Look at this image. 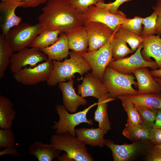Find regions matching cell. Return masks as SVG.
Listing matches in <instances>:
<instances>
[{"instance_id": "1", "label": "cell", "mask_w": 161, "mask_h": 161, "mask_svg": "<svg viewBox=\"0 0 161 161\" xmlns=\"http://www.w3.org/2000/svg\"><path fill=\"white\" fill-rule=\"evenodd\" d=\"M38 16L39 23L44 29L60 31L61 33L78 26H84L80 14L68 0H48Z\"/></svg>"}, {"instance_id": "2", "label": "cell", "mask_w": 161, "mask_h": 161, "mask_svg": "<svg viewBox=\"0 0 161 161\" xmlns=\"http://www.w3.org/2000/svg\"><path fill=\"white\" fill-rule=\"evenodd\" d=\"M70 58H65L64 61H52L53 68L51 75L47 81L49 86H55L58 83L69 80L75 77L78 73L83 75L91 70L87 62L79 53L72 50L69 52Z\"/></svg>"}, {"instance_id": "3", "label": "cell", "mask_w": 161, "mask_h": 161, "mask_svg": "<svg viewBox=\"0 0 161 161\" xmlns=\"http://www.w3.org/2000/svg\"><path fill=\"white\" fill-rule=\"evenodd\" d=\"M133 75L124 74L107 66L105 71L102 82L109 97L116 99L119 96L138 94L132 86L137 85Z\"/></svg>"}, {"instance_id": "4", "label": "cell", "mask_w": 161, "mask_h": 161, "mask_svg": "<svg viewBox=\"0 0 161 161\" xmlns=\"http://www.w3.org/2000/svg\"><path fill=\"white\" fill-rule=\"evenodd\" d=\"M50 141L55 148L65 151L68 160H94L88 151L86 145L68 133L55 134L51 136Z\"/></svg>"}, {"instance_id": "5", "label": "cell", "mask_w": 161, "mask_h": 161, "mask_svg": "<svg viewBox=\"0 0 161 161\" xmlns=\"http://www.w3.org/2000/svg\"><path fill=\"white\" fill-rule=\"evenodd\" d=\"M97 103H94L83 110L73 114L69 113L63 105L56 104V110L59 120L58 121L54 122V124L52 128L55 130L56 134L68 133L72 136L76 137V126L83 123L90 125L93 124V120H88L86 114L92 108L97 105Z\"/></svg>"}, {"instance_id": "6", "label": "cell", "mask_w": 161, "mask_h": 161, "mask_svg": "<svg viewBox=\"0 0 161 161\" xmlns=\"http://www.w3.org/2000/svg\"><path fill=\"white\" fill-rule=\"evenodd\" d=\"M44 28L38 23L31 25L20 23L12 28L5 35V39L13 52H17L29 45Z\"/></svg>"}, {"instance_id": "7", "label": "cell", "mask_w": 161, "mask_h": 161, "mask_svg": "<svg viewBox=\"0 0 161 161\" xmlns=\"http://www.w3.org/2000/svg\"><path fill=\"white\" fill-rule=\"evenodd\" d=\"M110 39L105 45L96 51L80 54L90 66L92 75L102 81L106 68L114 60L110 47Z\"/></svg>"}, {"instance_id": "8", "label": "cell", "mask_w": 161, "mask_h": 161, "mask_svg": "<svg viewBox=\"0 0 161 161\" xmlns=\"http://www.w3.org/2000/svg\"><path fill=\"white\" fill-rule=\"evenodd\" d=\"M53 65L52 61H44L34 67H25L13 74L18 82L26 85L36 84L47 81L49 78Z\"/></svg>"}, {"instance_id": "9", "label": "cell", "mask_w": 161, "mask_h": 161, "mask_svg": "<svg viewBox=\"0 0 161 161\" xmlns=\"http://www.w3.org/2000/svg\"><path fill=\"white\" fill-rule=\"evenodd\" d=\"M85 24L91 22L101 23L114 31L126 18V15L119 10L117 14L111 13L107 9L94 5L90 6L87 11L81 15Z\"/></svg>"}, {"instance_id": "10", "label": "cell", "mask_w": 161, "mask_h": 161, "mask_svg": "<svg viewBox=\"0 0 161 161\" xmlns=\"http://www.w3.org/2000/svg\"><path fill=\"white\" fill-rule=\"evenodd\" d=\"M142 43L134 53L130 57L114 60L108 66L121 73L131 75L136 69L143 67H148L155 70L159 66L155 61H148L145 60L141 53L143 48Z\"/></svg>"}, {"instance_id": "11", "label": "cell", "mask_w": 161, "mask_h": 161, "mask_svg": "<svg viewBox=\"0 0 161 161\" xmlns=\"http://www.w3.org/2000/svg\"><path fill=\"white\" fill-rule=\"evenodd\" d=\"M13 53L10 59V69L13 74L27 65L34 67L48 60L47 55L38 49L28 47Z\"/></svg>"}, {"instance_id": "12", "label": "cell", "mask_w": 161, "mask_h": 161, "mask_svg": "<svg viewBox=\"0 0 161 161\" xmlns=\"http://www.w3.org/2000/svg\"><path fill=\"white\" fill-rule=\"evenodd\" d=\"M85 27L88 39L87 51H96L105 45L115 31L106 24L97 22L86 23Z\"/></svg>"}, {"instance_id": "13", "label": "cell", "mask_w": 161, "mask_h": 161, "mask_svg": "<svg viewBox=\"0 0 161 161\" xmlns=\"http://www.w3.org/2000/svg\"><path fill=\"white\" fill-rule=\"evenodd\" d=\"M24 3L17 0L1 2L0 10L2 14V21L0 27L1 34L4 35L12 28L21 23L22 18L16 14L15 11L17 7H22Z\"/></svg>"}, {"instance_id": "14", "label": "cell", "mask_w": 161, "mask_h": 161, "mask_svg": "<svg viewBox=\"0 0 161 161\" xmlns=\"http://www.w3.org/2000/svg\"><path fill=\"white\" fill-rule=\"evenodd\" d=\"M83 79L82 83L78 85L77 90L78 95L82 97L92 96L98 99L109 96L102 81L95 78L92 73H86Z\"/></svg>"}, {"instance_id": "15", "label": "cell", "mask_w": 161, "mask_h": 161, "mask_svg": "<svg viewBox=\"0 0 161 161\" xmlns=\"http://www.w3.org/2000/svg\"><path fill=\"white\" fill-rule=\"evenodd\" d=\"M74 82L72 79L67 82L58 83L59 87L62 93L63 105L68 112L72 113L76 112L79 106L85 105L87 103L85 99L75 92L73 86Z\"/></svg>"}, {"instance_id": "16", "label": "cell", "mask_w": 161, "mask_h": 161, "mask_svg": "<svg viewBox=\"0 0 161 161\" xmlns=\"http://www.w3.org/2000/svg\"><path fill=\"white\" fill-rule=\"evenodd\" d=\"M133 73L137 80L138 94L161 92L160 86L151 75L147 67L138 69Z\"/></svg>"}, {"instance_id": "17", "label": "cell", "mask_w": 161, "mask_h": 161, "mask_svg": "<svg viewBox=\"0 0 161 161\" xmlns=\"http://www.w3.org/2000/svg\"><path fill=\"white\" fill-rule=\"evenodd\" d=\"M64 32L67 37L70 49L79 54L87 51L88 39L84 26L75 27Z\"/></svg>"}, {"instance_id": "18", "label": "cell", "mask_w": 161, "mask_h": 161, "mask_svg": "<svg viewBox=\"0 0 161 161\" xmlns=\"http://www.w3.org/2000/svg\"><path fill=\"white\" fill-rule=\"evenodd\" d=\"M143 38V50L141 52L143 57L148 61H152L153 58L157 63L159 68H161V38L157 35H145Z\"/></svg>"}, {"instance_id": "19", "label": "cell", "mask_w": 161, "mask_h": 161, "mask_svg": "<svg viewBox=\"0 0 161 161\" xmlns=\"http://www.w3.org/2000/svg\"><path fill=\"white\" fill-rule=\"evenodd\" d=\"M47 56L48 60L62 61L69 55L70 49L67 37L64 32L60 34L57 41L53 44L45 48L38 49Z\"/></svg>"}, {"instance_id": "20", "label": "cell", "mask_w": 161, "mask_h": 161, "mask_svg": "<svg viewBox=\"0 0 161 161\" xmlns=\"http://www.w3.org/2000/svg\"><path fill=\"white\" fill-rule=\"evenodd\" d=\"M62 151L55 148L51 143L35 141L28 148L29 154L36 157L39 161H52L60 157Z\"/></svg>"}, {"instance_id": "21", "label": "cell", "mask_w": 161, "mask_h": 161, "mask_svg": "<svg viewBox=\"0 0 161 161\" xmlns=\"http://www.w3.org/2000/svg\"><path fill=\"white\" fill-rule=\"evenodd\" d=\"M75 133L77 138L85 145L100 147L104 145L105 140L103 137L105 133L99 127L79 128L75 129Z\"/></svg>"}, {"instance_id": "22", "label": "cell", "mask_w": 161, "mask_h": 161, "mask_svg": "<svg viewBox=\"0 0 161 161\" xmlns=\"http://www.w3.org/2000/svg\"><path fill=\"white\" fill-rule=\"evenodd\" d=\"M104 145L111 150L114 161H126L129 160L134 155L137 148L136 143H124L118 145L110 140H105Z\"/></svg>"}, {"instance_id": "23", "label": "cell", "mask_w": 161, "mask_h": 161, "mask_svg": "<svg viewBox=\"0 0 161 161\" xmlns=\"http://www.w3.org/2000/svg\"><path fill=\"white\" fill-rule=\"evenodd\" d=\"M98 99L97 106L95 112L94 119L98 123L99 127L102 129L106 134L111 129L107 113L108 103L115 99L109 96L101 97Z\"/></svg>"}, {"instance_id": "24", "label": "cell", "mask_w": 161, "mask_h": 161, "mask_svg": "<svg viewBox=\"0 0 161 161\" xmlns=\"http://www.w3.org/2000/svg\"><path fill=\"white\" fill-rule=\"evenodd\" d=\"M129 100L134 105L144 106L156 109H161V92L119 96Z\"/></svg>"}, {"instance_id": "25", "label": "cell", "mask_w": 161, "mask_h": 161, "mask_svg": "<svg viewBox=\"0 0 161 161\" xmlns=\"http://www.w3.org/2000/svg\"><path fill=\"white\" fill-rule=\"evenodd\" d=\"M13 104L7 97L0 96V127L1 129L11 128L16 115Z\"/></svg>"}, {"instance_id": "26", "label": "cell", "mask_w": 161, "mask_h": 161, "mask_svg": "<svg viewBox=\"0 0 161 161\" xmlns=\"http://www.w3.org/2000/svg\"><path fill=\"white\" fill-rule=\"evenodd\" d=\"M117 28L115 30L110 40L112 55L114 60L125 58L129 54L133 53L119 34Z\"/></svg>"}, {"instance_id": "27", "label": "cell", "mask_w": 161, "mask_h": 161, "mask_svg": "<svg viewBox=\"0 0 161 161\" xmlns=\"http://www.w3.org/2000/svg\"><path fill=\"white\" fill-rule=\"evenodd\" d=\"M61 33L58 30L44 29L35 37L29 47L40 49L49 47L57 41Z\"/></svg>"}, {"instance_id": "28", "label": "cell", "mask_w": 161, "mask_h": 161, "mask_svg": "<svg viewBox=\"0 0 161 161\" xmlns=\"http://www.w3.org/2000/svg\"><path fill=\"white\" fill-rule=\"evenodd\" d=\"M13 51L6 41L5 36L0 35V78L4 75L5 71L10 65Z\"/></svg>"}, {"instance_id": "29", "label": "cell", "mask_w": 161, "mask_h": 161, "mask_svg": "<svg viewBox=\"0 0 161 161\" xmlns=\"http://www.w3.org/2000/svg\"><path fill=\"white\" fill-rule=\"evenodd\" d=\"M122 134L125 137L131 140L149 139V129L141 124L126 126Z\"/></svg>"}, {"instance_id": "30", "label": "cell", "mask_w": 161, "mask_h": 161, "mask_svg": "<svg viewBox=\"0 0 161 161\" xmlns=\"http://www.w3.org/2000/svg\"><path fill=\"white\" fill-rule=\"evenodd\" d=\"M140 116L141 124L148 129L152 128L154 123L157 109L138 105H134Z\"/></svg>"}, {"instance_id": "31", "label": "cell", "mask_w": 161, "mask_h": 161, "mask_svg": "<svg viewBox=\"0 0 161 161\" xmlns=\"http://www.w3.org/2000/svg\"><path fill=\"white\" fill-rule=\"evenodd\" d=\"M123 106L127 114L126 126L141 124L142 121L137 110L133 103L127 100L120 97Z\"/></svg>"}, {"instance_id": "32", "label": "cell", "mask_w": 161, "mask_h": 161, "mask_svg": "<svg viewBox=\"0 0 161 161\" xmlns=\"http://www.w3.org/2000/svg\"><path fill=\"white\" fill-rule=\"evenodd\" d=\"M117 30L121 37L130 45L133 52L143 42L142 36L126 30L120 25L118 27Z\"/></svg>"}, {"instance_id": "33", "label": "cell", "mask_w": 161, "mask_h": 161, "mask_svg": "<svg viewBox=\"0 0 161 161\" xmlns=\"http://www.w3.org/2000/svg\"><path fill=\"white\" fill-rule=\"evenodd\" d=\"M143 18L138 16L131 19L126 18L120 26L126 30L141 36L143 29L142 26Z\"/></svg>"}, {"instance_id": "34", "label": "cell", "mask_w": 161, "mask_h": 161, "mask_svg": "<svg viewBox=\"0 0 161 161\" xmlns=\"http://www.w3.org/2000/svg\"><path fill=\"white\" fill-rule=\"evenodd\" d=\"M17 143L11 128L0 129V148H16Z\"/></svg>"}, {"instance_id": "35", "label": "cell", "mask_w": 161, "mask_h": 161, "mask_svg": "<svg viewBox=\"0 0 161 161\" xmlns=\"http://www.w3.org/2000/svg\"><path fill=\"white\" fill-rule=\"evenodd\" d=\"M157 14L154 11L152 14L145 18H143L142 24L144 25L141 36L155 34L156 29L157 19Z\"/></svg>"}, {"instance_id": "36", "label": "cell", "mask_w": 161, "mask_h": 161, "mask_svg": "<svg viewBox=\"0 0 161 161\" xmlns=\"http://www.w3.org/2000/svg\"><path fill=\"white\" fill-rule=\"evenodd\" d=\"M72 6L81 15L86 12L89 7L99 2L105 3V0H68Z\"/></svg>"}, {"instance_id": "37", "label": "cell", "mask_w": 161, "mask_h": 161, "mask_svg": "<svg viewBox=\"0 0 161 161\" xmlns=\"http://www.w3.org/2000/svg\"><path fill=\"white\" fill-rule=\"evenodd\" d=\"M131 0H115L112 2L108 3L99 2L95 5L103 7L108 10L111 13L117 14L119 11L118 8L121 4L125 2Z\"/></svg>"}, {"instance_id": "38", "label": "cell", "mask_w": 161, "mask_h": 161, "mask_svg": "<svg viewBox=\"0 0 161 161\" xmlns=\"http://www.w3.org/2000/svg\"><path fill=\"white\" fill-rule=\"evenodd\" d=\"M152 9L157 14L155 34L161 36V0H157Z\"/></svg>"}, {"instance_id": "39", "label": "cell", "mask_w": 161, "mask_h": 161, "mask_svg": "<svg viewBox=\"0 0 161 161\" xmlns=\"http://www.w3.org/2000/svg\"><path fill=\"white\" fill-rule=\"evenodd\" d=\"M149 139L154 145H161V129L152 128L149 129Z\"/></svg>"}, {"instance_id": "40", "label": "cell", "mask_w": 161, "mask_h": 161, "mask_svg": "<svg viewBox=\"0 0 161 161\" xmlns=\"http://www.w3.org/2000/svg\"><path fill=\"white\" fill-rule=\"evenodd\" d=\"M24 2L22 7L24 8L35 7L40 5L46 3L48 0H17Z\"/></svg>"}, {"instance_id": "41", "label": "cell", "mask_w": 161, "mask_h": 161, "mask_svg": "<svg viewBox=\"0 0 161 161\" xmlns=\"http://www.w3.org/2000/svg\"><path fill=\"white\" fill-rule=\"evenodd\" d=\"M149 161H161V149L153 148L147 157Z\"/></svg>"}, {"instance_id": "42", "label": "cell", "mask_w": 161, "mask_h": 161, "mask_svg": "<svg viewBox=\"0 0 161 161\" xmlns=\"http://www.w3.org/2000/svg\"><path fill=\"white\" fill-rule=\"evenodd\" d=\"M18 153V152L16 149V148L8 147L4 148L3 150H1L0 156L6 154L15 155H17Z\"/></svg>"}, {"instance_id": "43", "label": "cell", "mask_w": 161, "mask_h": 161, "mask_svg": "<svg viewBox=\"0 0 161 161\" xmlns=\"http://www.w3.org/2000/svg\"><path fill=\"white\" fill-rule=\"evenodd\" d=\"M152 128L161 129V109H157L155 120Z\"/></svg>"}, {"instance_id": "44", "label": "cell", "mask_w": 161, "mask_h": 161, "mask_svg": "<svg viewBox=\"0 0 161 161\" xmlns=\"http://www.w3.org/2000/svg\"><path fill=\"white\" fill-rule=\"evenodd\" d=\"M150 72L151 74L153 77L161 79V68L152 70H151Z\"/></svg>"}, {"instance_id": "45", "label": "cell", "mask_w": 161, "mask_h": 161, "mask_svg": "<svg viewBox=\"0 0 161 161\" xmlns=\"http://www.w3.org/2000/svg\"><path fill=\"white\" fill-rule=\"evenodd\" d=\"M155 80L158 83L161 88V79L157 78L154 77Z\"/></svg>"}, {"instance_id": "46", "label": "cell", "mask_w": 161, "mask_h": 161, "mask_svg": "<svg viewBox=\"0 0 161 161\" xmlns=\"http://www.w3.org/2000/svg\"><path fill=\"white\" fill-rule=\"evenodd\" d=\"M153 148L161 149V145H155L154 146Z\"/></svg>"}, {"instance_id": "47", "label": "cell", "mask_w": 161, "mask_h": 161, "mask_svg": "<svg viewBox=\"0 0 161 161\" xmlns=\"http://www.w3.org/2000/svg\"><path fill=\"white\" fill-rule=\"evenodd\" d=\"M13 0H1V2H7Z\"/></svg>"}]
</instances>
